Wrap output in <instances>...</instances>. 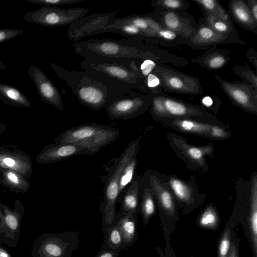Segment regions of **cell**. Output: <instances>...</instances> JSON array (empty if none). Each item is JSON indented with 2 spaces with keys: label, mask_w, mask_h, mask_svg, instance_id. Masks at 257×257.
<instances>
[{
  "label": "cell",
  "mask_w": 257,
  "mask_h": 257,
  "mask_svg": "<svg viewBox=\"0 0 257 257\" xmlns=\"http://www.w3.org/2000/svg\"><path fill=\"white\" fill-rule=\"evenodd\" d=\"M187 154L192 159L199 160L203 158V150L197 147H189L187 149Z\"/></svg>",
  "instance_id": "ee69618b"
},
{
  "label": "cell",
  "mask_w": 257,
  "mask_h": 257,
  "mask_svg": "<svg viewBox=\"0 0 257 257\" xmlns=\"http://www.w3.org/2000/svg\"><path fill=\"white\" fill-rule=\"evenodd\" d=\"M137 155L134 156L124 167L119 180V196L120 202L126 189L135 177L137 164Z\"/></svg>",
  "instance_id": "83f0119b"
},
{
  "label": "cell",
  "mask_w": 257,
  "mask_h": 257,
  "mask_svg": "<svg viewBox=\"0 0 257 257\" xmlns=\"http://www.w3.org/2000/svg\"><path fill=\"white\" fill-rule=\"evenodd\" d=\"M0 257H11V255L7 250L0 246Z\"/></svg>",
  "instance_id": "816d5d0a"
},
{
  "label": "cell",
  "mask_w": 257,
  "mask_h": 257,
  "mask_svg": "<svg viewBox=\"0 0 257 257\" xmlns=\"http://www.w3.org/2000/svg\"><path fill=\"white\" fill-rule=\"evenodd\" d=\"M150 184L153 193L156 195L161 206L169 213H173L174 209V201L170 192L163 188L154 176H151Z\"/></svg>",
  "instance_id": "d4e9b609"
},
{
  "label": "cell",
  "mask_w": 257,
  "mask_h": 257,
  "mask_svg": "<svg viewBox=\"0 0 257 257\" xmlns=\"http://www.w3.org/2000/svg\"><path fill=\"white\" fill-rule=\"evenodd\" d=\"M75 53L90 60L107 61L130 64L140 63L146 59L158 61L155 49L145 43L128 39H91L74 41Z\"/></svg>",
  "instance_id": "6da1fadb"
},
{
  "label": "cell",
  "mask_w": 257,
  "mask_h": 257,
  "mask_svg": "<svg viewBox=\"0 0 257 257\" xmlns=\"http://www.w3.org/2000/svg\"><path fill=\"white\" fill-rule=\"evenodd\" d=\"M27 73L34 83L41 100L60 111L65 110L60 93L53 82L36 65L31 64Z\"/></svg>",
  "instance_id": "4fadbf2b"
},
{
  "label": "cell",
  "mask_w": 257,
  "mask_h": 257,
  "mask_svg": "<svg viewBox=\"0 0 257 257\" xmlns=\"http://www.w3.org/2000/svg\"><path fill=\"white\" fill-rule=\"evenodd\" d=\"M230 43H239L246 45V43L238 37L227 36L217 33L205 23L197 25L195 33L186 44L193 49H206L211 46Z\"/></svg>",
  "instance_id": "5bb4252c"
},
{
  "label": "cell",
  "mask_w": 257,
  "mask_h": 257,
  "mask_svg": "<svg viewBox=\"0 0 257 257\" xmlns=\"http://www.w3.org/2000/svg\"><path fill=\"white\" fill-rule=\"evenodd\" d=\"M169 185L175 196L182 201H187L191 197L189 187L184 182L177 178L169 180Z\"/></svg>",
  "instance_id": "e575fe53"
},
{
  "label": "cell",
  "mask_w": 257,
  "mask_h": 257,
  "mask_svg": "<svg viewBox=\"0 0 257 257\" xmlns=\"http://www.w3.org/2000/svg\"><path fill=\"white\" fill-rule=\"evenodd\" d=\"M119 131L110 125L86 124L65 130L55 139L57 143H71L84 147L89 155L98 152L103 147L117 140Z\"/></svg>",
  "instance_id": "277c9868"
},
{
  "label": "cell",
  "mask_w": 257,
  "mask_h": 257,
  "mask_svg": "<svg viewBox=\"0 0 257 257\" xmlns=\"http://www.w3.org/2000/svg\"><path fill=\"white\" fill-rule=\"evenodd\" d=\"M120 210L117 216L127 213L137 215L139 210V183L134 178L121 200Z\"/></svg>",
  "instance_id": "ffe728a7"
},
{
  "label": "cell",
  "mask_w": 257,
  "mask_h": 257,
  "mask_svg": "<svg viewBox=\"0 0 257 257\" xmlns=\"http://www.w3.org/2000/svg\"><path fill=\"white\" fill-rule=\"evenodd\" d=\"M50 65L82 105L99 110L113 100L106 87L87 72L68 70L53 62H50Z\"/></svg>",
  "instance_id": "3957f363"
},
{
  "label": "cell",
  "mask_w": 257,
  "mask_h": 257,
  "mask_svg": "<svg viewBox=\"0 0 257 257\" xmlns=\"http://www.w3.org/2000/svg\"><path fill=\"white\" fill-rule=\"evenodd\" d=\"M162 92L148 95L150 112L155 118L161 119L168 117L164 104Z\"/></svg>",
  "instance_id": "d6a6232c"
},
{
  "label": "cell",
  "mask_w": 257,
  "mask_h": 257,
  "mask_svg": "<svg viewBox=\"0 0 257 257\" xmlns=\"http://www.w3.org/2000/svg\"><path fill=\"white\" fill-rule=\"evenodd\" d=\"M172 124L182 131L197 134H207L212 126L187 118H177L171 121Z\"/></svg>",
  "instance_id": "f1b7e54d"
},
{
  "label": "cell",
  "mask_w": 257,
  "mask_h": 257,
  "mask_svg": "<svg viewBox=\"0 0 257 257\" xmlns=\"http://www.w3.org/2000/svg\"><path fill=\"white\" fill-rule=\"evenodd\" d=\"M121 250L101 247L94 257H117Z\"/></svg>",
  "instance_id": "b9f144b4"
},
{
  "label": "cell",
  "mask_w": 257,
  "mask_h": 257,
  "mask_svg": "<svg viewBox=\"0 0 257 257\" xmlns=\"http://www.w3.org/2000/svg\"><path fill=\"white\" fill-rule=\"evenodd\" d=\"M141 137L130 141L121 156L112 166L104 188L103 200L100 206L103 226L114 224L116 206L119 196V180L122 170L128 161L137 155Z\"/></svg>",
  "instance_id": "5b68a950"
},
{
  "label": "cell",
  "mask_w": 257,
  "mask_h": 257,
  "mask_svg": "<svg viewBox=\"0 0 257 257\" xmlns=\"http://www.w3.org/2000/svg\"><path fill=\"white\" fill-rule=\"evenodd\" d=\"M249 227L253 244L254 254L257 253V186L256 179H254L252 187L251 204L249 214Z\"/></svg>",
  "instance_id": "4316f807"
},
{
  "label": "cell",
  "mask_w": 257,
  "mask_h": 257,
  "mask_svg": "<svg viewBox=\"0 0 257 257\" xmlns=\"http://www.w3.org/2000/svg\"><path fill=\"white\" fill-rule=\"evenodd\" d=\"M204 23L218 33L234 37H238L237 30L232 19L225 20L207 12L202 11Z\"/></svg>",
  "instance_id": "603a6c76"
},
{
  "label": "cell",
  "mask_w": 257,
  "mask_h": 257,
  "mask_svg": "<svg viewBox=\"0 0 257 257\" xmlns=\"http://www.w3.org/2000/svg\"><path fill=\"white\" fill-rule=\"evenodd\" d=\"M122 18L125 21L138 28L145 34L147 39V44H150L152 43V40L157 39L153 31L149 26L145 15L132 14Z\"/></svg>",
  "instance_id": "1f68e13d"
},
{
  "label": "cell",
  "mask_w": 257,
  "mask_h": 257,
  "mask_svg": "<svg viewBox=\"0 0 257 257\" xmlns=\"http://www.w3.org/2000/svg\"><path fill=\"white\" fill-rule=\"evenodd\" d=\"M102 231L104 234V243L101 248L112 249H126L123 239L119 228L115 224L110 226H103Z\"/></svg>",
  "instance_id": "cb8c5ba5"
},
{
  "label": "cell",
  "mask_w": 257,
  "mask_h": 257,
  "mask_svg": "<svg viewBox=\"0 0 257 257\" xmlns=\"http://www.w3.org/2000/svg\"><path fill=\"white\" fill-rule=\"evenodd\" d=\"M85 8H61L43 6L24 15V19L29 23L47 27L71 25L88 13Z\"/></svg>",
  "instance_id": "52a82bcc"
},
{
  "label": "cell",
  "mask_w": 257,
  "mask_h": 257,
  "mask_svg": "<svg viewBox=\"0 0 257 257\" xmlns=\"http://www.w3.org/2000/svg\"><path fill=\"white\" fill-rule=\"evenodd\" d=\"M209 135L214 138L221 139L225 138L228 134L222 127L213 125L211 127Z\"/></svg>",
  "instance_id": "7bdbcfd3"
},
{
  "label": "cell",
  "mask_w": 257,
  "mask_h": 257,
  "mask_svg": "<svg viewBox=\"0 0 257 257\" xmlns=\"http://www.w3.org/2000/svg\"><path fill=\"white\" fill-rule=\"evenodd\" d=\"M151 5L158 9L184 12L189 8L190 4L184 0H153Z\"/></svg>",
  "instance_id": "836d02e7"
},
{
  "label": "cell",
  "mask_w": 257,
  "mask_h": 257,
  "mask_svg": "<svg viewBox=\"0 0 257 257\" xmlns=\"http://www.w3.org/2000/svg\"><path fill=\"white\" fill-rule=\"evenodd\" d=\"M140 64L133 61L125 63L84 59L80 62L82 70L103 84L113 100L137 90L141 92L142 81L139 69Z\"/></svg>",
  "instance_id": "7a4b0ae2"
},
{
  "label": "cell",
  "mask_w": 257,
  "mask_h": 257,
  "mask_svg": "<svg viewBox=\"0 0 257 257\" xmlns=\"http://www.w3.org/2000/svg\"><path fill=\"white\" fill-rule=\"evenodd\" d=\"M3 162L7 166L13 167L15 165V161L10 158H5L3 159Z\"/></svg>",
  "instance_id": "f907efd6"
},
{
  "label": "cell",
  "mask_w": 257,
  "mask_h": 257,
  "mask_svg": "<svg viewBox=\"0 0 257 257\" xmlns=\"http://www.w3.org/2000/svg\"><path fill=\"white\" fill-rule=\"evenodd\" d=\"M233 71L244 81L249 82L254 89L257 90V74L246 63L245 66L235 65Z\"/></svg>",
  "instance_id": "d590c367"
},
{
  "label": "cell",
  "mask_w": 257,
  "mask_h": 257,
  "mask_svg": "<svg viewBox=\"0 0 257 257\" xmlns=\"http://www.w3.org/2000/svg\"><path fill=\"white\" fill-rule=\"evenodd\" d=\"M159 78L162 90L171 93L201 95L203 88L196 77L158 64L152 71Z\"/></svg>",
  "instance_id": "ba28073f"
},
{
  "label": "cell",
  "mask_w": 257,
  "mask_h": 257,
  "mask_svg": "<svg viewBox=\"0 0 257 257\" xmlns=\"http://www.w3.org/2000/svg\"><path fill=\"white\" fill-rule=\"evenodd\" d=\"M218 217L215 211L209 208L206 209L201 216L199 224L201 226L207 228H213L217 224Z\"/></svg>",
  "instance_id": "8d00e7d4"
},
{
  "label": "cell",
  "mask_w": 257,
  "mask_h": 257,
  "mask_svg": "<svg viewBox=\"0 0 257 257\" xmlns=\"http://www.w3.org/2000/svg\"><path fill=\"white\" fill-rule=\"evenodd\" d=\"M249 7L250 13L254 19L257 22V1L246 0L245 1Z\"/></svg>",
  "instance_id": "bcb514c9"
},
{
  "label": "cell",
  "mask_w": 257,
  "mask_h": 257,
  "mask_svg": "<svg viewBox=\"0 0 257 257\" xmlns=\"http://www.w3.org/2000/svg\"><path fill=\"white\" fill-rule=\"evenodd\" d=\"M230 245V232L229 229H227L223 233L219 243L218 257H228Z\"/></svg>",
  "instance_id": "f35d334b"
},
{
  "label": "cell",
  "mask_w": 257,
  "mask_h": 257,
  "mask_svg": "<svg viewBox=\"0 0 257 257\" xmlns=\"http://www.w3.org/2000/svg\"><path fill=\"white\" fill-rule=\"evenodd\" d=\"M0 99L4 102L17 106L31 107V103L17 88L0 83Z\"/></svg>",
  "instance_id": "7402d4cb"
},
{
  "label": "cell",
  "mask_w": 257,
  "mask_h": 257,
  "mask_svg": "<svg viewBox=\"0 0 257 257\" xmlns=\"http://www.w3.org/2000/svg\"><path fill=\"white\" fill-rule=\"evenodd\" d=\"M79 238L75 231L54 234L46 232L38 236L32 247V257H72L78 249Z\"/></svg>",
  "instance_id": "8992f818"
},
{
  "label": "cell",
  "mask_w": 257,
  "mask_h": 257,
  "mask_svg": "<svg viewBox=\"0 0 257 257\" xmlns=\"http://www.w3.org/2000/svg\"><path fill=\"white\" fill-rule=\"evenodd\" d=\"M202 103L206 107H210L213 104L212 99L209 96H206L202 100Z\"/></svg>",
  "instance_id": "681fc988"
},
{
  "label": "cell",
  "mask_w": 257,
  "mask_h": 257,
  "mask_svg": "<svg viewBox=\"0 0 257 257\" xmlns=\"http://www.w3.org/2000/svg\"><path fill=\"white\" fill-rule=\"evenodd\" d=\"M118 11L108 13H96L84 16L70 25L66 37L77 41L86 37L99 34L101 29L115 18Z\"/></svg>",
  "instance_id": "7c38bea8"
},
{
  "label": "cell",
  "mask_w": 257,
  "mask_h": 257,
  "mask_svg": "<svg viewBox=\"0 0 257 257\" xmlns=\"http://www.w3.org/2000/svg\"><path fill=\"white\" fill-rule=\"evenodd\" d=\"M162 97L168 117L186 118L188 117L197 116L207 113L201 107L167 96L163 93Z\"/></svg>",
  "instance_id": "ac0fdd59"
},
{
  "label": "cell",
  "mask_w": 257,
  "mask_h": 257,
  "mask_svg": "<svg viewBox=\"0 0 257 257\" xmlns=\"http://www.w3.org/2000/svg\"><path fill=\"white\" fill-rule=\"evenodd\" d=\"M229 15L242 28L257 33V22L253 19L248 4L243 0H231L228 2Z\"/></svg>",
  "instance_id": "d6986e66"
},
{
  "label": "cell",
  "mask_w": 257,
  "mask_h": 257,
  "mask_svg": "<svg viewBox=\"0 0 257 257\" xmlns=\"http://www.w3.org/2000/svg\"><path fill=\"white\" fill-rule=\"evenodd\" d=\"M20 209L11 210L4 207L2 210L0 241L11 247L17 245L20 237L21 221L23 215V211Z\"/></svg>",
  "instance_id": "9a60e30c"
},
{
  "label": "cell",
  "mask_w": 257,
  "mask_h": 257,
  "mask_svg": "<svg viewBox=\"0 0 257 257\" xmlns=\"http://www.w3.org/2000/svg\"><path fill=\"white\" fill-rule=\"evenodd\" d=\"M7 176L9 180L14 184H18L19 182L17 175L12 172H8Z\"/></svg>",
  "instance_id": "c3c4849f"
},
{
  "label": "cell",
  "mask_w": 257,
  "mask_h": 257,
  "mask_svg": "<svg viewBox=\"0 0 257 257\" xmlns=\"http://www.w3.org/2000/svg\"><path fill=\"white\" fill-rule=\"evenodd\" d=\"M196 3L202 11L207 12L225 20H230L229 12L217 0H192Z\"/></svg>",
  "instance_id": "4dcf8cb0"
},
{
  "label": "cell",
  "mask_w": 257,
  "mask_h": 257,
  "mask_svg": "<svg viewBox=\"0 0 257 257\" xmlns=\"http://www.w3.org/2000/svg\"><path fill=\"white\" fill-rule=\"evenodd\" d=\"M224 93L236 106L249 112H257V90L251 85L231 82L215 76Z\"/></svg>",
  "instance_id": "30bf717a"
},
{
  "label": "cell",
  "mask_w": 257,
  "mask_h": 257,
  "mask_svg": "<svg viewBox=\"0 0 257 257\" xmlns=\"http://www.w3.org/2000/svg\"><path fill=\"white\" fill-rule=\"evenodd\" d=\"M246 57L252 64L255 69L257 68V52L253 48H249L247 51Z\"/></svg>",
  "instance_id": "f6af8a7d"
},
{
  "label": "cell",
  "mask_w": 257,
  "mask_h": 257,
  "mask_svg": "<svg viewBox=\"0 0 257 257\" xmlns=\"http://www.w3.org/2000/svg\"><path fill=\"white\" fill-rule=\"evenodd\" d=\"M149 26L153 31L157 39L167 41H176L178 43H186L187 40L182 38L173 31L163 27L159 22L150 17L148 14L145 15Z\"/></svg>",
  "instance_id": "484cf974"
},
{
  "label": "cell",
  "mask_w": 257,
  "mask_h": 257,
  "mask_svg": "<svg viewBox=\"0 0 257 257\" xmlns=\"http://www.w3.org/2000/svg\"><path fill=\"white\" fill-rule=\"evenodd\" d=\"M24 32V30L16 29H0V43L12 39Z\"/></svg>",
  "instance_id": "60d3db41"
},
{
  "label": "cell",
  "mask_w": 257,
  "mask_h": 257,
  "mask_svg": "<svg viewBox=\"0 0 257 257\" xmlns=\"http://www.w3.org/2000/svg\"><path fill=\"white\" fill-rule=\"evenodd\" d=\"M153 192L148 186L143 191L142 201L139 209L142 215L144 225L149 222L155 212V204L153 198Z\"/></svg>",
  "instance_id": "f546056e"
},
{
  "label": "cell",
  "mask_w": 257,
  "mask_h": 257,
  "mask_svg": "<svg viewBox=\"0 0 257 257\" xmlns=\"http://www.w3.org/2000/svg\"><path fill=\"white\" fill-rule=\"evenodd\" d=\"M28 2L43 6H52L76 4L84 0H27Z\"/></svg>",
  "instance_id": "ab89813d"
},
{
  "label": "cell",
  "mask_w": 257,
  "mask_h": 257,
  "mask_svg": "<svg viewBox=\"0 0 257 257\" xmlns=\"http://www.w3.org/2000/svg\"><path fill=\"white\" fill-rule=\"evenodd\" d=\"M6 68L4 63L0 60V70H4Z\"/></svg>",
  "instance_id": "f5cc1de1"
},
{
  "label": "cell",
  "mask_w": 257,
  "mask_h": 257,
  "mask_svg": "<svg viewBox=\"0 0 257 257\" xmlns=\"http://www.w3.org/2000/svg\"><path fill=\"white\" fill-rule=\"evenodd\" d=\"M105 108L110 119L135 118L145 113L149 108L148 96L134 91L110 101Z\"/></svg>",
  "instance_id": "9c48e42d"
},
{
  "label": "cell",
  "mask_w": 257,
  "mask_h": 257,
  "mask_svg": "<svg viewBox=\"0 0 257 257\" xmlns=\"http://www.w3.org/2000/svg\"><path fill=\"white\" fill-rule=\"evenodd\" d=\"M89 155L83 147L71 143H57L50 145L43 151L41 159L44 162L60 161L78 155Z\"/></svg>",
  "instance_id": "2e32d148"
},
{
  "label": "cell",
  "mask_w": 257,
  "mask_h": 257,
  "mask_svg": "<svg viewBox=\"0 0 257 257\" xmlns=\"http://www.w3.org/2000/svg\"><path fill=\"white\" fill-rule=\"evenodd\" d=\"M230 52L227 49H220L215 46L192 59L201 68L208 70H216L225 66L230 61Z\"/></svg>",
  "instance_id": "e0dca14e"
},
{
  "label": "cell",
  "mask_w": 257,
  "mask_h": 257,
  "mask_svg": "<svg viewBox=\"0 0 257 257\" xmlns=\"http://www.w3.org/2000/svg\"><path fill=\"white\" fill-rule=\"evenodd\" d=\"M136 217L137 215L127 213L115 217L114 224L119 228L127 248L133 245L138 238Z\"/></svg>",
  "instance_id": "44dd1931"
},
{
  "label": "cell",
  "mask_w": 257,
  "mask_h": 257,
  "mask_svg": "<svg viewBox=\"0 0 257 257\" xmlns=\"http://www.w3.org/2000/svg\"><path fill=\"white\" fill-rule=\"evenodd\" d=\"M186 12L168 11L158 9L148 15L163 27L187 40L196 32L197 25L186 15Z\"/></svg>",
  "instance_id": "8fae6325"
},
{
  "label": "cell",
  "mask_w": 257,
  "mask_h": 257,
  "mask_svg": "<svg viewBox=\"0 0 257 257\" xmlns=\"http://www.w3.org/2000/svg\"><path fill=\"white\" fill-rule=\"evenodd\" d=\"M228 257H238L237 249L234 243L230 245Z\"/></svg>",
  "instance_id": "7dc6e473"
},
{
  "label": "cell",
  "mask_w": 257,
  "mask_h": 257,
  "mask_svg": "<svg viewBox=\"0 0 257 257\" xmlns=\"http://www.w3.org/2000/svg\"><path fill=\"white\" fill-rule=\"evenodd\" d=\"M158 64L157 62L152 59H146L143 60L139 65L140 79L143 80L155 69Z\"/></svg>",
  "instance_id": "74e56055"
}]
</instances>
